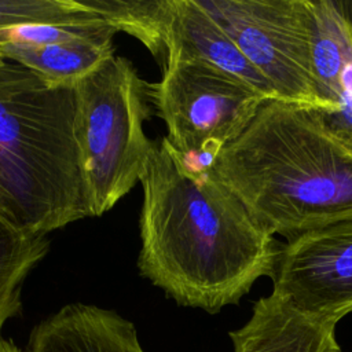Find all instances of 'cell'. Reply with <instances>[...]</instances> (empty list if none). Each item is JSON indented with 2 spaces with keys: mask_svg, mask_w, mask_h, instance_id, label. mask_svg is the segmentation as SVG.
<instances>
[{
  "mask_svg": "<svg viewBox=\"0 0 352 352\" xmlns=\"http://www.w3.org/2000/svg\"><path fill=\"white\" fill-rule=\"evenodd\" d=\"M140 184L138 268L179 305L216 314L271 278L280 243L165 136L153 140Z\"/></svg>",
  "mask_w": 352,
  "mask_h": 352,
  "instance_id": "cell-1",
  "label": "cell"
},
{
  "mask_svg": "<svg viewBox=\"0 0 352 352\" xmlns=\"http://www.w3.org/2000/svg\"><path fill=\"white\" fill-rule=\"evenodd\" d=\"M205 169L286 241L352 219V146L322 110L265 100Z\"/></svg>",
  "mask_w": 352,
  "mask_h": 352,
  "instance_id": "cell-2",
  "label": "cell"
},
{
  "mask_svg": "<svg viewBox=\"0 0 352 352\" xmlns=\"http://www.w3.org/2000/svg\"><path fill=\"white\" fill-rule=\"evenodd\" d=\"M0 216L50 234L91 217L76 140V95L0 58Z\"/></svg>",
  "mask_w": 352,
  "mask_h": 352,
  "instance_id": "cell-3",
  "label": "cell"
},
{
  "mask_svg": "<svg viewBox=\"0 0 352 352\" xmlns=\"http://www.w3.org/2000/svg\"><path fill=\"white\" fill-rule=\"evenodd\" d=\"M76 140L92 216L109 212L140 182L153 147L143 122L150 94L133 63L118 55L74 85Z\"/></svg>",
  "mask_w": 352,
  "mask_h": 352,
  "instance_id": "cell-4",
  "label": "cell"
},
{
  "mask_svg": "<svg viewBox=\"0 0 352 352\" xmlns=\"http://www.w3.org/2000/svg\"><path fill=\"white\" fill-rule=\"evenodd\" d=\"M150 102L166 126L165 138L187 161L204 168L249 125L270 100L236 76L198 58H170L158 82L148 84Z\"/></svg>",
  "mask_w": 352,
  "mask_h": 352,
  "instance_id": "cell-5",
  "label": "cell"
},
{
  "mask_svg": "<svg viewBox=\"0 0 352 352\" xmlns=\"http://www.w3.org/2000/svg\"><path fill=\"white\" fill-rule=\"evenodd\" d=\"M279 100L324 110L315 92L308 0H198Z\"/></svg>",
  "mask_w": 352,
  "mask_h": 352,
  "instance_id": "cell-6",
  "label": "cell"
},
{
  "mask_svg": "<svg viewBox=\"0 0 352 352\" xmlns=\"http://www.w3.org/2000/svg\"><path fill=\"white\" fill-rule=\"evenodd\" d=\"M271 280L296 309L338 323L352 312V219L282 243Z\"/></svg>",
  "mask_w": 352,
  "mask_h": 352,
  "instance_id": "cell-7",
  "label": "cell"
},
{
  "mask_svg": "<svg viewBox=\"0 0 352 352\" xmlns=\"http://www.w3.org/2000/svg\"><path fill=\"white\" fill-rule=\"evenodd\" d=\"M336 324L296 309L271 292L253 304L249 320L230 338L234 352H342Z\"/></svg>",
  "mask_w": 352,
  "mask_h": 352,
  "instance_id": "cell-8",
  "label": "cell"
},
{
  "mask_svg": "<svg viewBox=\"0 0 352 352\" xmlns=\"http://www.w3.org/2000/svg\"><path fill=\"white\" fill-rule=\"evenodd\" d=\"M165 45V60L170 58L204 59L246 81L268 99H278L267 78L246 59L234 40L198 0H170Z\"/></svg>",
  "mask_w": 352,
  "mask_h": 352,
  "instance_id": "cell-9",
  "label": "cell"
},
{
  "mask_svg": "<svg viewBox=\"0 0 352 352\" xmlns=\"http://www.w3.org/2000/svg\"><path fill=\"white\" fill-rule=\"evenodd\" d=\"M26 352H144L132 322L114 311L74 302L32 330Z\"/></svg>",
  "mask_w": 352,
  "mask_h": 352,
  "instance_id": "cell-10",
  "label": "cell"
},
{
  "mask_svg": "<svg viewBox=\"0 0 352 352\" xmlns=\"http://www.w3.org/2000/svg\"><path fill=\"white\" fill-rule=\"evenodd\" d=\"M116 29L76 40L26 43L0 38V58L16 62L58 85L73 87L114 55Z\"/></svg>",
  "mask_w": 352,
  "mask_h": 352,
  "instance_id": "cell-11",
  "label": "cell"
},
{
  "mask_svg": "<svg viewBox=\"0 0 352 352\" xmlns=\"http://www.w3.org/2000/svg\"><path fill=\"white\" fill-rule=\"evenodd\" d=\"M315 92L324 110L333 111L342 94V76L352 65V28L344 1L308 0Z\"/></svg>",
  "mask_w": 352,
  "mask_h": 352,
  "instance_id": "cell-12",
  "label": "cell"
},
{
  "mask_svg": "<svg viewBox=\"0 0 352 352\" xmlns=\"http://www.w3.org/2000/svg\"><path fill=\"white\" fill-rule=\"evenodd\" d=\"M48 250L47 235L22 230L0 216V333L21 312L22 285Z\"/></svg>",
  "mask_w": 352,
  "mask_h": 352,
  "instance_id": "cell-13",
  "label": "cell"
},
{
  "mask_svg": "<svg viewBox=\"0 0 352 352\" xmlns=\"http://www.w3.org/2000/svg\"><path fill=\"white\" fill-rule=\"evenodd\" d=\"M117 32L138 38L153 56L165 62V32L170 0H77Z\"/></svg>",
  "mask_w": 352,
  "mask_h": 352,
  "instance_id": "cell-14",
  "label": "cell"
},
{
  "mask_svg": "<svg viewBox=\"0 0 352 352\" xmlns=\"http://www.w3.org/2000/svg\"><path fill=\"white\" fill-rule=\"evenodd\" d=\"M106 22L77 0H0V30L37 25Z\"/></svg>",
  "mask_w": 352,
  "mask_h": 352,
  "instance_id": "cell-15",
  "label": "cell"
},
{
  "mask_svg": "<svg viewBox=\"0 0 352 352\" xmlns=\"http://www.w3.org/2000/svg\"><path fill=\"white\" fill-rule=\"evenodd\" d=\"M327 126L344 142L352 146V65L342 76V94L333 111H323Z\"/></svg>",
  "mask_w": 352,
  "mask_h": 352,
  "instance_id": "cell-16",
  "label": "cell"
},
{
  "mask_svg": "<svg viewBox=\"0 0 352 352\" xmlns=\"http://www.w3.org/2000/svg\"><path fill=\"white\" fill-rule=\"evenodd\" d=\"M0 352H21V351L11 341L0 336Z\"/></svg>",
  "mask_w": 352,
  "mask_h": 352,
  "instance_id": "cell-17",
  "label": "cell"
},
{
  "mask_svg": "<svg viewBox=\"0 0 352 352\" xmlns=\"http://www.w3.org/2000/svg\"><path fill=\"white\" fill-rule=\"evenodd\" d=\"M344 7L348 15V19L351 22V28H352V1H344Z\"/></svg>",
  "mask_w": 352,
  "mask_h": 352,
  "instance_id": "cell-18",
  "label": "cell"
}]
</instances>
